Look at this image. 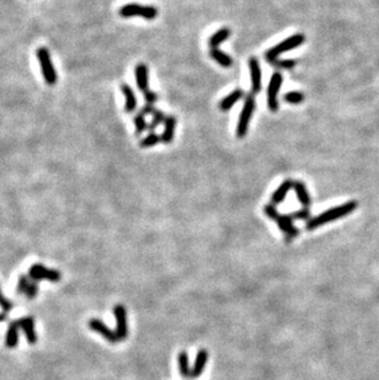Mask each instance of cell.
I'll return each instance as SVG.
<instances>
[{"instance_id": "16", "label": "cell", "mask_w": 379, "mask_h": 380, "mask_svg": "<svg viewBox=\"0 0 379 380\" xmlns=\"http://www.w3.org/2000/svg\"><path fill=\"white\" fill-rule=\"evenodd\" d=\"M19 329H20V322L19 320L10 321L8 327V332L5 336V346L8 348H15L19 343Z\"/></svg>"}, {"instance_id": "25", "label": "cell", "mask_w": 379, "mask_h": 380, "mask_svg": "<svg viewBox=\"0 0 379 380\" xmlns=\"http://www.w3.org/2000/svg\"><path fill=\"white\" fill-rule=\"evenodd\" d=\"M162 122H165V116L164 113L162 112V111H158L156 110L155 112H154L153 117H151V121L150 123L148 125V129L150 130V133L153 132L154 129H155L156 127L159 125H162Z\"/></svg>"}, {"instance_id": "14", "label": "cell", "mask_w": 379, "mask_h": 380, "mask_svg": "<svg viewBox=\"0 0 379 380\" xmlns=\"http://www.w3.org/2000/svg\"><path fill=\"white\" fill-rule=\"evenodd\" d=\"M293 185H295V181H292V180H286V181L282 182V184L277 187L276 191L272 193V204L276 206V204L282 203V202L284 201V198H286V196H287L288 192H290V190L293 189Z\"/></svg>"}, {"instance_id": "33", "label": "cell", "mask_w": 379, "mask_h": 380, "mask_svg": "<svg viewBox=\"0 0 379 380\" xmlns=\"http://www.w3.org/2000/svg\"><path fill=\"white\" fill-rule=\"evenodd\" d=\"M144 99H146L147 104H149V105H154V102H156V100H158V95L155 94L154 91H147L144 92Z\"/></svg>"}, {"instance_id": "32", "label": "cell", "mask_w": 379, "mask_h": 380, "mask_svg": "<svg viewBox=\"0 0 379 380\" xmlns=\"http://www.w3.org/2000/svg\"><path fill=\"white\" fill-rule=\"evenodd\" d=\"M272 64L281 69H292L295 65V62L291 61V59H284V61H276Z\"/></svg>"}, {"instance_id": "7", "label": "cell", "mask_w": 379, "mask_h": 380, "mask_svg": "<svg viewBox=\"0 0 379 380\" xmlns=\"http://www.w3.org/2000/svg\"><path fill=\"white\" fill-rule=\"evenodd\" d=\"M28 277H30L31 281L35 282L42 281V279H47V281L51 282H58L61 281L62 274L59 271L44 267L41 263H35V265L31 266L30 270H28Z\"/></svg>"}, {"instance_id": "2", "label": "cell", "mask_w": 379, "mask_h": 380, "mask_svg": "<svg viewBox=\"0 0 379 380\" xmlns=\"http://www.w3.org/2000/svg\"><path fill=\"white\" fill-rule=\"evenodd\" d=\"M264 212L284 232L286 243H291L295 237H297L300 234V230L295 228V224H293V218L291 217V214H281L272 203L266 204L264 207Z\"/></svg>"}, {"instance_id": "23", "label": "cell", "mask_w": 379, "mask_h": 380, "mask_svg": "<svg viewBox=\"0 0 379 380\" xmlns=\"http://www.w3.org/2000/svg\"><path fill=\"white\" fill-rule=\"evenodd\" d=\"M210 54L218 64H220V65L224 66V68H229V66L233 64V61H232L231 57H229L227 53H224V52L220 51V49L212 48L211 49Z\"/></svg>"}, {"instance_id": "34", "label": "cell", "mask_w": 379, "mask_h": 380, "mask_svg": "<svg viewBox=\"0 0 379 380\" xmlns=\"http://www.w3.org/2000/svg\"><path fill=\"white\" fill-rule=\"evenodd\" d=\"M155 111L156 110H155V108H154L153 105H149V104H147L146 106H143V107H142L141 113H142V115H144V116H147V115H151V116H153Z\"/></svg>"}, {"instance_id": "1", "label": "cell", "mask_w": 379, "mask_h": 380, "mask_svg": "<svg viewBox=\"0 0 379 380\" xmlns=\"http://www.w3.org/2000/svg\"><path fill=\"white\" fill-rule=\"evenodd\" d=\"M357 207H358V203L356 201H350L343 204H340V206L334 207V208H330V210L325 211L321 214L315 215L312 219L308 220L307 225H305V230L310 232V230H314L319 227H323L326 223L341 219V218L346 217V215L351 214L354 211H356Z\"/></svg>"}, {"instance_id": "27", "label": "cell", "mask_w": 379, "mask_h": 380, "mask_svg": "<svg viewBox=\"0 0 379 380\" xmlns=\"http://www.w3.org/2000/svg\"><path fill=\"white\" fill-rule=\"evenodd\" d=\"M134 125H136V133L137 134H142L146 129H148V125L146 122V116L138 113L134 117Z\"/></svg>"}, {"instance_id": "28", "label": "cell", "mask_w": 379, "mask_h": 380, "mask_svg": "<svg viewBox=\"0 0 379 380\" xmlns=\"http://www.w3.org/2000/svg\"><path fill=\"white\" fill-rule=\"evenodd\" d=\"M30 283H31L30 277H28V275H25V274H21L20 278H19V282H18V288H16L18 293L19 294H25L26 291H27L28 286H30Z\"/></svg>"}, {"instance_id": "10", "label": "cell", "mask_w": 379, "mask_h": 380, "mask_svg": "<svg viewBox=\"0 0 379 380\" xmlns=\"http://www.w3.org/2000/svg\"><path fill=\"white\" fill-rule=\"evenodd\" d=\"M89 327L92 330V331L98 332L99 335H101V336H103L104 338L106 339V341L110 342L111 344H116L118 341H120V338H118L116 331H112V330H111L110 327H108L107 325L105 324V322L101 321L100 319L90 320Z\"/></svg>"}, {"instance_id": "9", "label": "cell", "mask_w": 379, "mask_h": 380, "mask_svg": "<svg viewBox=\"0 0 379 380\" xmlns=\"http://www.w3.org/2000/svg\"><path fill=\"white\" fill-rule=\"evenodd\" d=\"M116 319V334L120 341H125L128 336V325H127V310L122 304H117L113 308Z\"/></svg>"}, {"instance_id": "6", "label": "cell", "mask_w": 379, "mask_h": 380, "mask_svg": "<svg viewBox=\"0 0 379 380\" xmlns=\"http://www.w3.org/2000/svg\"><path fill=\"white\" fill-rule=\"evenodd\" d=\"M255 110V100L253 95H249L245 99V104H244V107L241 110L240 116H239L238 120V127H236V135L238 138H244L245 137L246 132H248L249 123H250L251 117H253V113Z\"/></svg>"}, {"instance_id": "22", "label": "cell", "mask_w": 379, "mask_h": 380, "mask_svg": "<svg viewBox=\"0 0 379 380\" xmlns=\"http://www.w3.org/2000/svg\"><path fill=\"white\" fill-rule=\"evenodd\" d=\"M231 33H232L231 30H229L228 27H223L220 28V30H218L214 35H212V36L210 37V42H208V43H210V47H212V48H217L220 43H223L224 41H227V39L231 36Z\"/></svg>"}, {"instance_id": "21", "label": "cell", "mask_w": 379, "mask_h": 380, "mask_svg": "<svg viewBox=\"0 0 379 380\" xmlns=\"http://www.w3.org/2000/svg\"><path fill=\"white\" fill-rule=\"evenodd\" d=\"M177 364H179V372L180 375L184 378H192V369L190 367L189 362V355L186 351H182L179 353L177 357Z\"/></svg>"}, {"instance_id": "4", "label": "cell", "mask_w": 379, "mask_h": 380, "mask_svg": "<svg viewBox=\"0 0 379 380\" xmlns=\"http://www.w3.org/2000/svg\"><path fill=\"white\" fill-rule=\"evenodd\" d=\"M37 59H39L40 66H41V73L43 75V79L46 82L47 85L49 86H53L56 85L58 77H57L56 68H54V64L52 62L51 54H49L48 49L46 47H40L36 52Z\"/></svg>"}, {"instance_id": "13", "label": "cell", "mask_w": 379, "mask_h": 380, "mask_svg": "<svg viewBox=\"0 0 379 380\" xmlns=\"http://www.w3.org/2000/svg\"><path fill=\"white\" fill-rule=\"evenodd\" d=\"M121 92L123 94V96L126 97V104H125V111L127 113H132L136 111L137 107V99L136 94L132 90V87L128 84H121Z\"/></svg>"}, {"instance_id": "12", "label": "cell", "mask_w": 379, "mask_h": 380, "mask_svg": "<svg viewBox=\"0 0 379 380\" xmlns=\"http://www.w3.org/2000/svg\"><path fill=\"white\" fill-rule=\"evenodd\" d=\"M20 327L25 334L26 339L30 344H35L37 342V334L35 330V319L32 317H25L19 319Z\"/></svg>"}, {"instance_id": "20", "label": "cell", "mask_w": 379, "mask_h": 380, "mask_svg": "<svg viewBox=\"0 0 379 380\" xmlns=\"http://www.w3.org/2000/svg\"><path fill=\"white\" fill-rule=\"evenodd\" d=\"M175 128H176V118L174 116H168L165 118V127L164 132L162 134V142L165 144H169L174 141Z\"/></svg>"}, {"instance_id": "11", "label": "cell", "mask_w": 379, "mask_h": 380, "mask_svg": "<svg viewBox=\"0 0 379 380\" xmlns=\"http://www.w3.org/2000/svg\"><path fill=\"white\" fill-rule=\"evenodd\" d=\"M249 69H250L251 90H253V94H259V92L261 91L262 74H261V68H260V63L259 61H257V58L251 57V58L249 59Z\"/></svg>"}, {"instance_id": "30", "label": "cell", "mask_w": 379, "mask_h": 380, "mask_svg": "<svg viewBox=\"0 0 379 380\" xmlns=\"http://www.w3.org/2000/svg\"><path fill=\"white\" fill-rule=\"evenodd\" d=\"M0 308L3 309V312H6V313H9L10 310H13V308H14V304L11 303L10 300H8V299H6L5 296H3V293H1V289H0Z\"/></svg>"}, {"instance_id": "3", "label": "cell", "mask_w": 379, "mask_h": 380, "mask_svg": "<svg viewBox=\"0 0 379 380\" xmlns=\"http://www.w3.org/2000/svg\"><path fill=\"white\" fill-rule=\"evenodd\" d=\"M304 40L305 37L302 33L293 35V36L288 37V39H286L284 41H282L281 43L276 44V46L272 47L271 49H269V51L265 53V58H266V61L270 62V63H274V62H276L277 59H278L279 54L297 48L300 44H303Z\"/></svg>"}, {"instance_id": "18", "label": "cell", "mask_w": 379, "mask_h": 380, "mask_svg": "<svg viewBox=\"0 0 379 380\" xmlns=\"http://www.w3.org/2000/svg\"><path fill=\"white\" fill-rule=\"evenodd\" d=\"M243 96H244L243 90H240V89L234 90L233 92H231L228 96H226L223 100H222V101H220V104H219L220 111H223V112L229 111L234 105H235L236 102L239 101V100L243 99Z\"/></svg>"}, {"instance_id": "19", "label": "cell", "mask_w": 379, "mask_h": 380, "mask_svg": "<svg viewBox=\"0 0 379 380\" xmlns=\"http://www.w3.org/2000/svg\"><path fill=\"white\" fill-rule=\"evenodd\" d=\"M293 190H295L298 201L302 203V206L304 208H309L310 204H312V198H310V194L305 185L302 181H295V185H293Z\"/></svg>"}, {"instance_id": "29", "label": "cell", "mask_w": 379, "mask_h": 380, "mask_svg": "<svg viewBox=\"0 0 379 380\" xmlns=\"http://www.w3.org/2000/svg\"><path fill=\"white\" fill-rule=\"evenodd\" d=\"M291 217L293 219H298V220H310L312 219V214H310V211L308 208H303V210L297 211V212L292 213Z\"/></svg>"}, {"instance_id": "8", "label": "cell", "mask_w": 379, "mask_h": 380, "mask_svg": "<svg viewBox=\"0 0 379 380\" xmlns=\"http://www.w3.org/2000/svg\"><path fill=\"white\" fill-rule=\"evenodd\" d=\"M282 82H283V78H282L281 73H274L271 80H270L269 87H267V105H269L270 111H272V112H276L278 110L277 95L281 90Z\"/></svg>"}, {"instance_id": "5", "label": "cell", "mask_w": 379, "mask_h": 380, "mask_svg": "<svg viewBox=\"0 0 379 380\" xmlns=\"http://www.w3.org/2000/svg\"><path fill=\"white\" fill-rule=\"evenodd\" d=\"M118 14L122 18H133V16H142L146 20H154L158 16V10L155 6H148V5H141V4L131 3L126 4L122 8H120Z\"/></svg>"}, {"instance_id": "17", "label": "cell", "mask_w": 379, "mask_h": 380, "mask_svg": "<svg viewBox=\"0 0 379 380\" xmlns=\"http://www.w3.org/2000/svg\"><path fill=\"white\" fill-rule=\"evenodd\" d=\"M208 360V352L207 350H200L197 352V357H196L195 364L192 367V378H200L205 372L206 364Z\"/></svg>"}, {"instance_id": "31", "label": "cell", "mask_w": 379, "mask_h": 380, "mask_svg": "<svg viewBox=\"0 0 379 380\" xmlns=\"http://www.w3.org/2000/svg\"><path fill=\"white\" fill-rule=\"evenodd\" d=\"M37 292H39V286H37V282L31 281L30 286H28L27 291H26L25 296H27V299H35L37 296Z\"/></svg>"}, {"instance_id": "15", "label": "cell", "mask_w": 379, "mask_h": 380, "mask_svg": "<svg viewBox=\"0 0 379 380\" xmlns=\"http://www.w3.org/2000/svg\"><path fill=\"white\" fill-rule=\"evenodd\" d=\"M136 83L137 86L141 91L147 92L149 87V80H148V68L146 64L139 63L136 66Z\"/></svg>"}, {"instance_id": "24", "label": "cell", "mask_w": 379, "mask_h": 380, "mask_svg": "<svg viewBox=\"0 0 379 380\" xmlns=\"http://www.w3.org/2000/svg\"><path fill=\"white\" fill-rule=\"evenodd\" d=\"M160 142H162V137L156 134V133L151 132L149 133L146 138L142 139L139 146H141V148H150V147L156 146V144L160 143Z\"/></svg>"}, {"instance_id": "35", "label": "cell", "mask_w": 379, "mask_h": 380, "mask_svg": "<svg viewBox=\"0 0 379 380\" xmlns=\"http://www.w3.org/2000/svg\"><path fill=\"white\" fill-rule=\"evenodd\" d=\"M6 319H8V313H6V312H1V313H0V322L5 321Z\"/></svg>"}, {"instance_id": "26", "label": "cell", "mask_w": 379, "mask_h": 380, "mask_svg": "<svg viewBox=\"0 0 379 380\" xmlns=\"http://www.w3.org/2000/svg\"><path fill=\"white\" fill-rule=\"evenodd\" d=\"M284 101L293 104V105H298L300 102L304 101V95L299 91H291L284 95Z\"/></svg>"}]
</instances>
